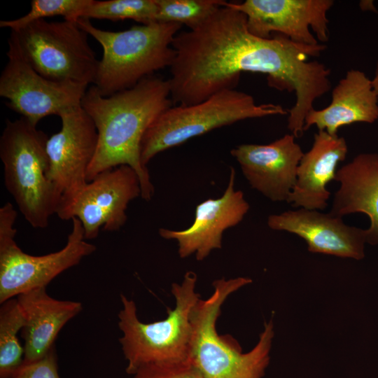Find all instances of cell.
Returning a JSON list of instances; mask_svg holds the SVG:
<instances>
[{"label": "cell", "mask_w": 378, "mask_h": 378, "mask_svg": "<svg viewBox=\"0 0 378 378\" xmlns=\"http://www.w3.org/2000/svg\"><path fill=\"white\" fill-rule=\"evenodd\" d=\"M225 4L197 28L174 37L168 79L172 103L194 104L234 89L241 74L248 71L265 74L271 87L294 92L297 112L312 108L331 88L330 70L307 59L326 46L295 43L281 34L257 37L249 32L246 15Z\"/></svg>", "instance_id": "obj_1"}, {"label": "cell", "mask_w": 378, "mask_h": 378, "mask_svg": "<svg viewBox=\"0 0 378 378\" xmlns=\"http://www.w3.org/2000/svg\"><path fill=\"white\" fill-rule=\"evenodd\" d=\"M170 93L169 80L155 76L108 97L93 85L88 88L80 106L95 125L98 143L88 182L104 171L128 165L139 176L141 198L151 200L154 186L141 160V144L152 122L172 106Z\"/></svg>", "instance_id": "obj_2"}, {"label": "cell", "mask_w": 378, "mask_h": 378, "mask_svg": "<svg viewBox=\"0 0 378 378\" xmlns=\"http://www.w3.org/2000/svg\"><path fill=\"white\" fill-rule=\"evenodd\" d=\"M252 282L248 277L215 280L214 292L200 299L191 314L189 361L202 378H263L270 360L274 336L272 319L265 322L254 347L243 353L230 335H220L216 321L221 307L233 293Z\"/></svg>", "instance_id": "obj_3"}, {"label": "cell", "mask_w": 378, "mask_h": 378, "mask_svg": "<svg viewBox=\"0 0 378 378\" xmlns=\"http://www.w3.org/2000/svg\"><path fill=\"white\" fill-rule=\"evenodd\" d=\"M77 22L102 48L93 85L104 97L131 88L155 71L169 68L176 55L172 42L182 27L153 22L113 31L96 27L89 19L80 18Z\"/></svg>", "instance_id": "obj_4"}, {"label": "cell", "mask_w": 378, "mask_h": 378, "mask_svg": "<svg viewBox=\"0 0 378 378\" xmlns=\"http://www.w3.org/2000/svg\"><path fill=\"white\" fill-rule=\"evenodd\" d=\"M197 279V274L189 271L181 284H172L175 306L167 307L165 318L153 323L141 322L134 302L120 295L122 307L118 313V326L122 336L120 343L127 361V374L134 375L146 365L190 362L191 314L201 299L195 291Z\"/></svg>", "instance_id": "obj_5"}, {"label": "cell", "mask_w": 378, "mask_h": 378, "mask_svg": "<svg viewBox=\"0 0 378 378\" xmlns=\"http://www.w3.org/2000/svg\"><path fill=\"white\" fill-rule=\"evenodd\" d=\"M48 137L21 117L7 120L0 138L4 183L24 219L34 228L48 226L62 196L48 176Z\"/></svg>", "instance_id": "obj_6"}, {"label": "cell", "mask_w": 378, "mask_h": 378, "mask_svg": "<svg viewBox=\"0 0 378 378\" xmlns=\"http://www.w3.org/2000/svg\"><path fill=\"white\" fill-rule=\"evenodd\" d=\"M288 114L281 105L258 104L251 95L235 89L220 91L197 104L170 106L146 131L141 160L146 167L159 153L238 121Z\"/></svg>", "instance_id": "obj_7"}, {"label": "cell", "mask_w": 378, "mask_h": 378, "mask_svg": "<svg viewBox=\"0 0 378 378\" xmlns=\"http://www.w3.org/2000/svg\"><path fill=\"white\" fill-rule=\"evenodd\" d=\"M18 213L10 202L0 209V303L47 285L96 250L85 239L80 221L74 218L66 245L43 255L24 252L15 241Z\"/></svg>", "instance_id": "obj_8"}, {"label": "cell", "mask_w": 378, "mask_h": 378, "mask_svg": "<svg viewBox=\"0 0 378 378\" xmlns=\"http://www.w3.org/2000/svg\"><path fill=\"white\" fill-rule=\"evenodd\" d=\"M24 57L43 76L55 81L94 84L99 62L88 34L77 22L34 21L11 31Z\"/></svg>", "instance_id": "obj_9"}, {"label": "cell", "mask_w": 378, "mask_h": 378, "mask_svg": "<svg viewBox=\"0 0 378 378\" xmlns=\"http://www.w3.org/2000/svg\"><path fill=\"white\" fill-rule=\"evenodd\" d=\"M8 44L7 62L0 76V96L7 99L9 108L37 125L46 116H59L80 105L88 85L43 76L27 61L10 34Z\"/></svg>", "instance_id": "obj_10"}, {"label": "cell", "mask_w": 378, "mask_h": 378, "mask_svg": "<svg viewBox=\"0 0 378 378\" xmlns=\"http://www.w3.org/2000/svg\"><path fill=\"white\" fill-rule=\"evenodd\" d=\"M139 176L128 165H120L99 174L57 211L62 220L78 218L85 239H94L100 229L119 230L126 223L129 203L141 196Z\"/></svg>", "instance_id": "obj_11"}, {"label": "cell", "mask_w": 378, "mask_h": 378, "mask_svg": "<svg viewBox=\"0 0 378 378\" xmlns=\"http://www.w3.org/2000/svg\"><path fill=\"white\" fill-rule=\"evenodd\" d=\"M332 0H246L225 5L244 13L251 34L270 38L281 34L291 41L315 46L328 40V10Z\"/></svg>", "instance_id": "obj_12"}, {"label": "cell", "mask_w": 378, "mask_h": 378, "mask_svg": "<svg viewBox=\"0 0 378 378\" xmlns=\"http://www.w3.org/2000/svg\"><path fill=\"white\" fill-rule=\"evenodd\" d=\"M59 117L61 129L48 137L46 150L48 176L62 196L61 205L88 183L87 173L97 150L98 134L94 122L80 105Z\"/></svg>", "instance_id": "obj_13"}, {"label": "cell", "mask_w": 378, "mask_h": 378, "mask_svg": "<svg viewBox=\"0 0 378 378\" xmlns=\"http://www.w3.org/2000/svg\"><path fill=\"white\" fill-rule=\"evenodd\" d=\"M235 176V169L231 167L228 184L223 195L199 204L194 221L187 229H159L160 237L176 241L181 258L195 253L197 260H203L213 250L222 247L224 231L243 220L250 206L243 192L234 189Z\"/></svg>", "instance_id": "obj_14"}, {"label": "cell", "mask_w": 378, "mask_h": 378, "mask_svg": "<svg viewBox=\"0 0 378 378\" xmlns=\"http://www.w3.org/2000/svg\"><path fill=\"white\" fill-rule=\"evenodd\" d=\"M293 134L266 145L244 144L231 155L240 164L251 186L274 202L288 201L304 155Z\"/></svg>", "instance_id": "obj_15"}, {"label": "cell", "mask_w": 378, "mask_h": 378, "mask_svg": "<svg viewBox=\"0 0 378 378\" xmlns=\"http://www.w3.org/2000/svg\"><path fill=\"white\" fill-rule=\"evenodd\" d=\"M267 225L303 239L309 252L356 260L365 258V230L346 225L342 218L301 208L270 215Z\"/></svg>", "instance_id": "obj_16"}, {"label": "cell", "mask_w": 378, "mask_h": 378, "mask_svg": "<svg viewBox=\"0 0 378 378\" xmlns=\"http://www.w3.org/2000/svg\"><path fill=\"white\" fill-rule=\"evenodd\" d=\"M347 153L344 137L326 131L316 133L312 148L304 153L298 167L296 182L287 202L309 210L326 208L330 195L326 186L335 180L337 167Z\"/></svg>", "instance_id": "obj_17"}, {"label": "cell", "mask_w": 378, "mask_h": 378, "mask_svg": "<svg viewBox=\"0 0 378 378\" xmlns=\"http://www.w3.org/2000/svg\"><path fill=\"white\" fill-rule=\"evenodd\" d=\"M377 120L378 96L372 79L365 72L352 69L333 88L330 104L308 113L304 131L316 125L318 131L336 135L341 127L355 122L373 123Z\"/></svg>", "instance_id": "obj_18"}, {"label": "cell", "mask_w": 378, "mask_h": 378, "mask_svg": "<svg viewBox=\"0 0 378 378\" xmlns=\"http://www.w3.org/2000/svg\"><path fill=\"white\" fill-rule=\"evenodd\" d=\"M16 298L24 318L22 329L24 341L23 363L44 357L53 348L63 326L83 309L80 302L50 297L46 288L31 290Z\"/></svg>", "instance_id": "obj_19"}, {"label": "cell", "mask_w": 378, "mask_h": 378, "mask_svg": "<svg viewBox=\"0 0 378 378\" xmlns=\"http://www.w3.org/2000/svg\"><path fill=\"white\" fill-rule=\"evenodd\" d=\"M335 181L340 183L330 214L342 216L363 213L370 224L366 243L378 245V153H363L339 169Z\"/></svg>", "instance_id": "obj_20"}, {"label": "cell", "mask_w": 378, "mask_h": 378, "mask_svg": "<svg viewBox=\"0 0 378 378\" xmlns=\"http://www.w3.org/2000/svg\"><path fill=\"white\" fill-rule=\"evenodd\" d=\"M24 318L16 298L0 308V378H13L24 360V348L18 337Z\"/></svg>", "instance_id": "obj_21"}, {"label": "cell", "mask_w": 378, "mask_h": 378, "mask_svg": "<svg viewBox=\"0 0 378 378\" xmlns=\"http://www.w3.org/2000/svg\"><path fill=\"white\" fill-rule=\"evenodd\" d=\"M157 13L156 0H92L80 18L112 21L133 20L146 24L156 22Z\"/></svg>", "instance_id": "obj_22"}, {"label": "cell", "mask_w": 378, "mask_h": 378, "mask_svg": "<svg viewBox=\"0 0 378 378\" xmlns=\"http://www.w3.org/2000/svg\"><path fill=\"white\" fill-rule=\"evenodd\" d=\"M156 22L176 23L193 29L226 3L223 0H156Z\"/></svg>", "instance_id": "obj_23"}, {"label": "cell", "mask_w": 378, "mask_h": 378, "mask_svg": "<svg viewBox=\"0 0 378 378\" xmlns=\"http://www.w3.org/2000/svg\"><path fill=\"white\" fill-rule=\"evenodd\" d=\"M92 0H32L30 10L24 15L8 20H1L0 27L10 31L18 30L26 25L46 18L62 16L65 20L77 22Z\"/></svg>", "instance_id": "obj_24"}, {"label": "cell", "mask_w": 378, "mask_h": 378, "mask_svg": "<svg viewBox=\"0 0 378 378\" xmlns=\"http://www.w3.org/2000/svg\"><path fill=\"white\" fill-rule=\"evenodd\" d=\"M133 376V378H202L190 362L146 365L140 368Z\"/></svg>", "instance_id": "obj_25"}, {"label": "cell", "mask_w": 378, "mask_h": 378, "mask_svg": "<svg viewBox=\"0 0 378 378\" xmlns=\"http://www.w3.org/2000/svg\"><path fill=\"white\" fill-rule=\"evenodd\" d=\"M13 378H60L54 347L42 358L22 363Z\"/></svg>", "instance_id": "obj_26"}, {"label": "cell", "mask_w": 378, "mask_h": 378, "mask_svg": "<svg viewBox=\"0 0 378 378\" xmlns=\"http://www.w3.org/2000/svg\"><path fill=\"white\" fill-rule=\"evenodd\" d=\"M360 6L363 10L376 11V8L372 1H362L360 3Z\"/></svg>", "instance_id": "obj_27"}, {"label": "cell", "mask_w": 378, "mask_h": 378, "mask_svg": "<svg viewBox=\"0 0 378 378\" xmlns=\"http://www.w3.org/2000/svg\"><path fill=\"white\" fill-rule=\"evenodd\" d=\"M372 83L373 88L378 96V59L376 63L374 76H373V78H372Z\"/></svg>", "instance_id": "obj_28"}]
</instances>
